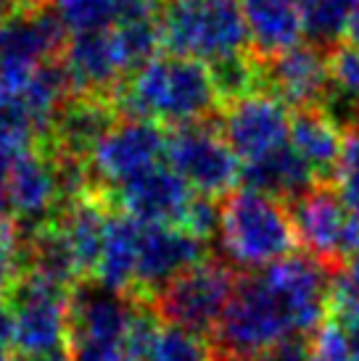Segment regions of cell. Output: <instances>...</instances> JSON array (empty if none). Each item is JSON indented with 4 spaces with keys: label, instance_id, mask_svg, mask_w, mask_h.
<instances>
[{
    "label": "cell",
    "instance_id": "13",
    "mask_svg": "<svg viewBox=\"0 0 359 361\" xmlns=\"http://www.w3.org/2000/svg\"><path fill=\"white\" fill-rule=\"evenodd\" d=\"M217 127L240 166H249L288 145L290 109L269 92H254L228 103Z\"/></svg>",
    "mask_w": 359,
    "mask_h": 361
},
{
    "label": "cell",
    "instance_id": "4",
    "mask_svg": "<svg viewBox=\"0 0 359 361\" xmlns=\"http://www.w3.org/2000/svg\"><path fill=\"white\" fill-rule=\"evenodd\" d=\"M161 45L206 66L249 56V30L238 0H164Z\"/></svg>",
    "mask_w": 359,
    "mask_h": 361
},
{
    "label": "cell",
    "instance_id": "33",
    "mask_svg": "<svg viewBox=\"0 0 359 361\" xmlns=\"http://www.w3.org/2000/svg\"><path fill=\"white\" fill-rule=\"evenodd\" d=\"M343 42H359V0H357V6H354V13H351V21H349V32H346V40Z\"/></svg>",
    "mask_w": 359,
    "mask_h": 361
},
{
    "label": "cell",
    "instance_id": "16",
    "mask_svg": "<svg viewBox=\"0 0 359 361\" xmlns=\"http://www.w3.org/2000/svg\"><path fill=\"white\" fill-rule=\"evenodd\" d=\"M264 92L275 95L288 109H322L330 98V66L328 53L301 42L275 59L261 61Z\"/></svg>",
    "mask_w": 359,
    "mask_h": 361
},
{
    "label": "cell",
    "instance_id": "8",
    "mask_svg": "<svg viewBox=\"0 0 359 361\" xmlns=\"http://www.w3.org/2000/svg\"><path fill=\"white\" fill-rule=\"evenodd\" d=\"M69 298L53 282L19 274L6 303L13 314V348L24 359L61 356L69 345Z\"/></svg>",
    "mask_w": 359,
    "mask_h": 361
},
{
    "label": "cell",
    "instance_id": "35",
    "mask_svg": "<svg viewBox=\"0 0 359 361\" xmlns=\"http://www.w3.org/2000/svg\"><path fill=\"white\" fill-rule=\"evenodd\" d=\"M16 361H69V356L66 353H61V356H40V359H24V356H19Z\"/></svg>",
    "mask_w": 359,
    "mask_h": 361
},
{
    "label": "cell",
    "instance_id": "17",
    "mask_svg": "<svg viewBox=\"0 0 359 361\" xmlns=\"http://www.w3.org/2000/svg\"><path fill=\"white\" fill-rule=\"evenodd\" d=\"M61 63H64V71L69 77L71 95L111 98V92L124 80V69L117 59L109 30L71 35L64 45Z\"/></svg>",
    "mask_w": 359,
    "mask_h": 361
},
{
    "label": "cell",
    "instance_id": "36",
    "mask_svg": "<svg viewBox=\"0 0 359 361\" xmlns=\"http://www.w3.org/2000/svg\"><path fill=\"white\" fill-rule=\"evenodd\" d=\"M0 361H16L13 356H11L8 348H0Z\"/></svg>",
    "mask_w": 359,
    "mask_h": 361
},
{
    "label": "cell",
    "instance_id": "28",
    "mask_svg": "<svg viewBox=\"0 0 359 361\" xmlns=\"http://www.w3.org/2000/svg\"><path fill=\"white\" fill-rule=\"evenodd\" d=\"M330 85L349 103L359 101V42H341L328 53Z\"/></svg>",
    "mask_w": 359,
    "mask_h": 361
},
{
    "label": "cell",
    "instance_id": "20",
    "mask_svg": "<svg viewBox=\"0 0 359 361\" xmlns=\"http://www.w3.org/2000/svg\"><path fill=\"white\" fill-rule=\"evenodd\" d=\"M249 42L261 61L304 42V8L290 0H238Z\"/></svg>",
    "mask_w": 359,
    "mask_h": 361
},
{
    "label": "cell",
    "instance_id": "18",
    "mask_svg": "<svg viewBox=\"0 0 359 361\" xmlns=\"http://www.w3.org/2000/svg\"><path fill=\"white\" fill-rule=\"evenodd\" d=\"M119 121L111 98H90V95H71L53 121L48 142L53 151L64 156H74L88 164V156L106 132Z\"/></svg>",
    "mask_w": 359,
    "mask_h": 361
},
{
    "label": "cell",
    "instance_id": "25",
    "mask_svg": "<svg viewBox=\"0 0 359 361\" xmlns=\"http://www.w3.org/2000/svg\"><path fill=\"white\" fill-rule=\"evenodd\" d=\"M127 0H50V8L64 24V30L77 32L109 30L124 13Z\"/></svg>",
    "mask_w": 359,
    "mask_h": 361
},
{
    "label": "cell",
    "instance_id": "22",
    "mask_svg": "<svg viewBox=\"0 0 359 361\" xmlns=\"http://www.w3.org/2000/svg\"><path fill=\"white\" fill-rule=\"evenodd\" d=\"M240 182L243 188L257 192H264L275 201H299L312 188H317V177L310 171V166L290 151V145L280 148L267 159L240 166Z\"/></svg>",
    "mask_w": 359,
    "mask_h": 361
},
{
    "label": "cell",
    "instance_id": "7",
    "mask_svg": "<svg viewBox=\"0 0 359 361\" xmlns=\"http://www.w3.org/2000/svg\"><path fill=\"white\" fill-rule=\"evenodd\" d=\"M238 274L228 261L206 259L182 271L148 303L164 324L211 335L228 309Z\"/></svg>",
    "mask_w": 359,
    "mask_h": 361
},
{
    "label": "cell",
    "instance_id": "12",
    "mask_svg": "<svg viewBox=\"0 0 359 361\" xmlns=\"http://www.w3.org/2000/svg\"><path fill=\"white\" fill-rule=\"evenodd\" d=\"M8 221L19 238L32 235L56 219L64 209L56 156L45 142L19 153L8 164Z\"/></svg>",
    "mask_w": 359,
    "mask_h": 361
},
{
    "label": "cell",
    "instance_id": "24",
    "mask_svg": "<svg viewBox=\"0 0 359 361\" xmlns=\"http://www.w3.org/2000/svg\"><path fill=\"white\" fill-rule=\"evenodd\" d=\"M146 361H220V353L206 335L161 322Z\"/></svg>",
    "mask_w": 359,
    "mask_h": 361
},
{
    "label": "cell",
    "instance_id": "34",
    "mask_svg": "<svg viewBox=\"0 0 359 361\" xmlns=\"http://www.w3.org/2000/svg\"><path fill=\"white\" fill-rule=\"evenodd\" d=\"M349 121H351V127H354L351 132H357L359 135V101L349 103Z\"/></svg>",
    "mask_w": 359,
    "mask_h": 361
},
{
    "label": "cell",
    "instance_id": "6",
    "mask_svg": "<svg viewBox=\"0 0 359 361\" xmlns=\"http://www.w3.org/2000/svg\"><path fill=\"white\" fill-rule=\"evenodd\" d=\"M66 30L50 6H32L0 19V103L19 98L32 77L61 59Z\"/></svg>",
    "mask_w": 359,
    "mask_h": 361
},
{
    "label": "cell",
    "instance_id": "37",
    "mask_svg": "<svg viewBox=\"0 0 359 361\" xmlns=\"http://www.w3.org/2000/svg\"><path fill=\"white\" fill-rule=\"evenodd\" d=\"M290 3H296L299 8H307V6H310V0H290Z\"/></svg>",
    "mask_w": 359,
    "mask_h": 361
},
{
    "label": "cell",
    "instance_id": "26",
    "mask_svg": "<svg viewBox=\"0 0 359 361\" xmlns=\"http://www.w3.org/2000/svg\"><path fill=\"white\" fill-rule=\"evenodd\" d=\"M310 361H359V327L333 317L322 322L310 345Z\"/></svg>",
    "mask_w": 359,
    "mask_h": 361
},
{
    "label": "cell",
    "instance_id": "29",
    "mask_svg": "<svg viewBox=\"0 0 359 361\" xmlns=\"http://www.w3.org/2000/svg\"><path fill=\"white\" fill-rule=\"evenodd\" d=\"M21 274V256H19V235L6 221L0 227V303L8 298L13 285Z\"/></svg>",
    "mask_w": 359,
    "mask_h": 361
},
{
    "label": "cell",
    "instance_id": "9",
    "mask_svg": "<svg viewBox=\"0 0 359 361\" xmlns=\"http://www.w3.org/2000/svg\"><path fill=\"white\" fill-rule=\"evenodd\" d=\"M296 240L330 274L359 256V227L336 188L317 185L290 209Z\"/></svg>",
    "mask_w": 359,
    "mask_h": 361
},
{
    "label": "cell",
    "instance_id": "27",
    "mask_svg": "<svg viewBox=\"0 0 359 361\" xmlns=\"http://www.w3.org/2000/svg\"><path fill=\"white\" fill-rule=\"evenodd\" d=\"M328 311L333 314V319L359 327V256L346 261L330 277Z\"/></svg>",
    "mask_w": 359,
    "mask_h": 361
},
{
    "label": "cell",
    "instance_id": "1",
    "mask_svg": "<svg viewBox=\"0 0 359 361\" xmlns=\"http://www.w3.org/2000/svg\"><path fill=\"white\" fill-rule=\"evenodd\" d=\"M330 274L307 253H290L238 277L214 330L222 361H257L280 343L317 332L325 322Z\"/></svg>",
    "mask_w": 359,
    "mask_h": 361
},
{
    "label": "cell",
    "instance_id": "32",
    "mask_svg": "<svg viewBox=\"0 0 359 361\" xmlns=\"http://www.w3.org/2000/svg\"><path fill=\"white\" fill-rule=\"evenodd\" d=\"M32 6H50V3L48 0H0V19L16 13V11L32 8Z\"/></svg>",
    "mask_w": 359,
    "mask_h": 361
},
{
    "label": "cell",
    "instance_id": "11",
    "mask_svg": "<svg viewBox=\"0 0 359 361\" xmlns=\"http://www.w3.org/2000/svg\"><path fill=\"white\" fill-rule=\"evenodd\" d=\"M170 132L146 119H119L88 156L93 190L109 192L167 159Z\"/></svg>",
    "mask_w": 359,
    "mask_h": 361
},
{
    "label": "cell",
    "instance_id": "19",
    "mask_svg": "<svg viewBox=\"0 0 359 361\" xmlns=\"http://www.w3.org/2000/svg\"><path fill=\"white\" fill-rule=\"evenodd\" d=\"M341 121L328 109H304L290 114L288 145L319 180H333L343 151Z\"/></svg>",
    "mask_w": 359,
    "mask_h": 361
},
{
    "label": "cell",
    "instance_id": "14",
    "mask_svg": "<svg viewBox=\"0 0 359 361\" xmlns=\"http://www.w3.org/2000/svg\"><path fill=\"white\" fill-rule=\"evenodd\" d=\"M209 243L193 238L182 227L170 224H140L138 267L130 301L151 303L175 277L209 259Z\"/></svg>",
    "mask_w": 359,
    "mask_h": 361
},
{
    "label": "cell",
    "instance_id": "10",
    "mask_svg": "<svg viewBox=\"0 0 359 361\" xmlns=\"http://www.w3.org/2000/svg\"><path fill=\"white\" fill-rule=\"evenodd\" d=\"M167 164L196 195L225 198L238 188L240 161L222 137L220 127L209 121L175 127L167 137Z\"/></svg>",
    "mask_w": 359,
    "mask_h": 361
},
{
    "label": "cell",
    "instance_id": "21",
    "mask_svg": "<svg viewBox=\"0 0 359 361\" xmlns=\"http://www.w3.org/2000/svg\"><path fill=\"white\" fill-rule=\"evenodd\" d=\"M138 243H140V221L122 211L111 209L106 238L100 248V259L93 271V285L103 290L117 293L130 298L135 288V267H138Z\"/></svg>",
    "mask_w": 359,
    "mask_h": 361
},
{
    "label": "cell",
    "instance_id": "31",
    "mask_svg": "<svg viewBox=\"0 0 359 361\" xmlns=\"http://www.w3.org/2000/svg\"><path fill=\"white\" fill-rule=\"evenodd\" d=\"M11 159L0 151V227L8 221V195H6V180H8Z\"/></svg>",
    "mask_w": 359,
    "mask_h": 361
},
{
    "label": "cell",
    "instance_id": "30",
    "mask_svg": "<svg viewBox=\"0 0 359 361\" xmlns=\"http://www.w3.org/2000/svg\"><path fill=\"white\" fill-rule=\"evenodd\" d=\"M257 361H310V345L304 343V338H293V341L280 343L278 348L267 351Z\"/></svg>",
    "mask_w": 359,
    "mask_h": 361
},
{
    "label": "cell",
    "instance_id": "38",
    "mask_svg": "<svg viewBox=\"0 0 359 361\" xmlns=\"http://www.w3.org/2000/svg\"><path fill=\"white\" fill-rule=\"evenodd\" d=\"M48 3H50V0H48Z\"/></svg>",
    "mask_w": 359,
    "mask_h": 361
},
{
    "label": "cell",
    "instance_id": "23",
    "mask_svg": "<svg viewBox=\"0 0 359 361\" xmlns=\"http://www.w3.org/2000/svg\"><path fill=\"white\" fill-rule=\"evenodd\" d=\"M357 0H310L304 8V37L319 51H336L346 40Z\"/></svg>",
    "mask_w": 359,
    "mask_h": 361
},
{
    "label": "cell",
    "instance_id": "5",
    "mask_svg": "<svg viewBox=\"0 0 359 361\" xmlns=\"http://www.w3.org/2000/svg\"><path fill=\"white\" fill-rule=\"evenodd\" d=\"M135 301L82 282L69 298V361H132L130 324Z\"/></svg>",
    "mask_w": 359,
    "mask_h": 361
},
{
    "label": "cell",
    "instance_id": "15",
    "mask_svg": "<svg viewBox=\"0 0 359 361\" xmlns=\"http://www.w3.org/2000/svg\"><path fill=\"white\" fill-rule=\"evenodd\" d=\"M111 209L132 216L140 224H170L180 227L196 192L182 182L170 164H159L117 190L100 192Z\"/></svg>",
    "mask_w": 359,
    "mask_h": 361
},
{
    "label": "cell",
    "instance_id": "2",
    "mask_svg": "<svg viewBox=\"0 0 359 361\" xmlns=\"http://www.w3.org/2000/svg\"><path fill=\"white\" fill-rule=\"evenodd\" d=\"M119 119L188 127L209 121L222 106L211 66L185 56H153L111 92Z\"/></svg>",
    "mask_w": 359,
    "mask_h": 361
},
{
    "label": "cell",
    "instance_id": "3",
    "mask_svg": "<svg viewBox=\"0 0 359 361\" xmlns=\"http://www.w3.org/2000/svg\"><path fill=\"white\" fill-rule=\"evenodd\" d=\"M220 245L230 267L259 271L299 245L290 211L264 192L235 188L220 206Z\"/></svg>",
    "mask_w": 359,
    "mask_h": 361
}]
</instances>
